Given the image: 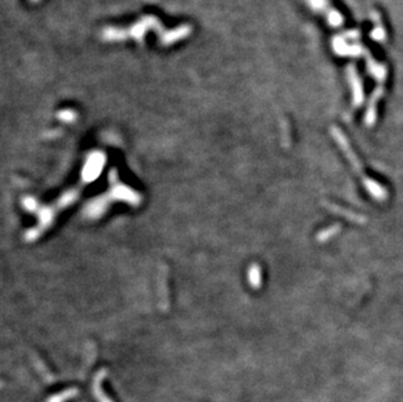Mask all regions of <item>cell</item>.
<instances>
[{"mask_svg":"<svg viewBox=\"0 0 403 402\" xmlns=\"http://www.w3.org/2000/svg\"><path fill=\"white\" fill-rule=\"evenodd\" d=\"M329 20H330V23H332V25H333V26H338L339 24L342 23V17L339 16V13H337V12H330L329 13Z\"/></svg>","mask_w":403,"mask_h":402,"instance_id":"cell-5","label":"cell"},{"mask_svg":"<svg viewBox=\"0 0 403 402\" xmlns=\"http://www.w3.org/2000/svg\"><path fill=\"white\" fill-rule=\"evenodd\" d=\"M332 135H333L334 139L337 140V143H338V145L341 147V149L343 150V153L346 154V157L349 158V161L351 162L355 172L360 176V179H362L363 185H364L365 188H367V191L371 193L372 197L376 198V200L378 201L387 200V197H389L387 189H385L380 183H377L374 179L369 178V176L365 174L364 170H363L362 167V163H360V161H359V158L356 157V154L354 153V150H352L351 147H350L349 141H347V139L345 138V135L339 131L337 127H332Z\"/></svg>","mask_w":403,"mask_h":402,"instance_id":"cell-1","label":"cell"},{"mask_svg":"<svg viewBox=\"0 0 403 402\" xmlns=\"http://www.w3.org/2000/svg\"><path fill=\"white\" fill-rule=\"evenodd\" d=\"M341 229H342V226L338 224H336V225H332V226L327 227V229L321 230L320 233L317 234V236H316L317 242H328L329 239L334 238V236H336L337 234L341 231Z\"/></svg>","mask_w":403,"mask_h":402,"instance_id":"cell-3","label":"cell"},{"mask_svg":"<svg viewBox=\"0 0 403 402\" xmlns=\"http://www.w3.org/2000/svg\"><path fill=\"white\" fill-rule=\"evenodd\" d=\"M351 81L352 86H354V103L359 106L363 102V89L360 88V83H359L356 75H351Z\"/></svg>","mask_w":403,"mask_h":402,"instance_id":"cell-4","label":"cell"},{"mask_svg":"<svg viewBox=\"0 0 403 402\" xmlns=\"http://www.w3.org/2000/svg\"><path fill=\"white\" fill-rule=\"evenodd\" d=\"M324 205H325V207H327L329 211L334 212V213L339 214V216H342V217L347 218V220L352 221V222H355V224L362 225V224H365V222H367V218L363 217V216H360V214H356L351 211L343 209V208L338 207L337 204H332V203H329V201H325Z\"/></svg>","mask_w":403,"mask_h":402,"instance_id":"cell-2","label":"cell"}]
</instances>
